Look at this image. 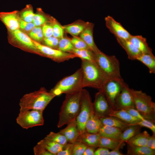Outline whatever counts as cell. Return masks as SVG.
<instances>
[{"label": "cell", "instance_id": "e0dca14e", "mask_svg": "<svg viewBox=\"0 0 155 155\" xmlns=\"http://www.w3.org/2000/svg\"><path fill=\"white\" fill-rule=\"evenodd\" d=\"M100 137L98 133H90L85 131L80 134L77 141L95 148L98 147Z\"/></svg>", "mask_w": 155, "mask_h": 155}, {"label": "cell", "instance_id": "d6a6232c", "mask_svg": "<svg viewBox=\"0 0 155 155\" xmlns=\"http://www.w3.org/2000/svg\"><path fill=\"white\" fill-rule=\"evenodd\" d=\"M73 53L81 60L95 61L94 53L90 49H75Z\"/></svg>", "mask_w": 155, "mask_h": 155}, {"label": "cell", "instance_id": "4dcf8cb0", "mask_svg": "<svg viewBox=\"0 0 155 155\" xmlns=\"http://www.w3.org/2000/svg\"><path fill=\"white\" fill-rule=\"evenodd\" d=\"M141 127L136 125H130L122 131L120 140L123 143L137 134L140 132Z\"/></svg>", "mask_w": 155, "mask_h": 155}, {"label": "cell", "instance_id": "7c38bea8", "mask_svg": "<svg viewBox=\"0 0 155 155\" xmlns=\"http://www.w3.org/2000/svg\"><path fill=\"white\" fill-rule=\"evenodd\" d=\"M105 24L109 31L116 38L129 40L131 35L122 25L112 17L108 16L105 18Z\"/></svg>", "mask_w": 155, "mask_h": 155}, {"label": "cell", "instance_id": "1f68e13d", "mask_svg": "<svg viewBox=\"0 0 155 155\" xmlns=\"http://www.w3.org/2000/svg\"><path fill=\"white\" fill-rule=\"evenodd\" d=\"M75 49L70 38L63 37L59 39L58 49L63 52L73 53Z\"/></svg>", "mask_w": 155, "mask_h": 155}, {"label": "cell", "instance_id": "9c48e42d", "mask_svg": "<svg viewBox=\"0 0 155 155\" xmlns=\"http://www.w3.org/2000/svg\"><path fill=\"white\" fill-rule=\"evenodd\" d=\"M38 52L55 61L61 62L77 57L74 54L62 52L57 49L42 45L33 40Z\"/></svg>", "mask_w": 155, "mask_h": 155}, {"label": "cell", "instance_id": "4316f807", "mask_svg": "<svg viewBox=\"0 0 155 155\" xmlns=\"http://www.w3.org/2000/svg\"><path fill=\"white\" fill-rule=\"evenodd\" d=\"M88 22H77L63 26L65 31L73 35L77 36L84 29Z\"/></svg>", "mask_w": 155, "mask_h": 155}, {"label": "cell", "instance_id": "8992f818", "mask_svg": "<svg viewBox=\"0 0 155 155\" xmlns=\"http://www.w3.org/2000/svg\"><path fill=\"white\" fill-rule=\"evenodd\" d=\"M82 88V72L80 68L73 74L59 81L50 91L56 96Z\"/></svg>", "mask_w": 155, "mask_h": 155}, {"label": "cell", "instance_id": "52a82bcc", "mask_svg": "<svg viewBox=\"0 0 155 155\" xmlns=\"http://www.w3.org/2000/svg\"><path fill=\"white\" fill-rule=\"evenodd\" d=\"M94 112L93 102L90 93L88 91L83 88L80 110L75 119L80 134L86 131V123L90 115Z\"/></svg>", "mask_w": 155, "mask_h": 155}, {"label": "cell", "instance_id": "3957f363", "mask_svg": "<svg viewBox=\"0 0 155 155\" xmlns=\"http://www.w3.org/2000/svg\"><path fill=\"white\" fill-rule=\"evenodd\" d=\"M56 96L44 88L24 95L19 102L20 112L31 110L43 111Z\"/></svg>", "mask_w": 155, "mask_h": 155}, {"label": "cell", "instance_id": "7dc6e473", "mask_svg": "<svg viewBox=\"0 0 155 155\" xmlns=\"http://www.w3.org/2000/svg\"><path fill=\"white\" fill-rule=\"evenodd\" d=\"M35 26L32 22H27L22 20H20V28L26 31L31 30Z\"/></svg>", "mask_w": 155, "mask_h": 155}, {"label": "cell", "instance_id": "7402d4cb", "mask_svg": "<svg viewBox=\"0 0 155 155\" xmlns=\"http://www.w3.org/2000/svg\"><path fill=\"white\" fill-rule=\"evenodd\" d=\"M109 115L117 118L129 124L135 123L141 120L133 116L126 111L121 108L113 111Z\"/></svg>", "mask_w": 155, "mask_h": 155}, {"label": "cell", "instance_id": "8fae6325", "mask_svg": "<svg viewBox=\"0 0 155 155\" xmlns=\"http://www.w3.org/2000/svg\"><path fill=\"white\" fill-rule=\"evenodd\" d=\"M93 106L95 114L99 118L109 115L113 111L101 90L96 94Z\"/></svg>", "mask_w": 155, "mask_h": 155}, {"label": "cell", "instance_id": "7bdbcfd3", "mask_svg": "<svg viewBox=\"0 0 155 155\" xmlns=\"http://www.w3.org/2000/svg\"><path fill=\"white\" fill-rule=\"evenodd\" d=\"M73 143H68L64 146L62 150L59 152L57 155H72Z\"/></svg>", "mask_w": 155, "mask_h": 155}, {"label": "cell", "instance_id": "2e32d148", "mask_svg": "<svg viewBox=\"0 0 155 155\" xmlns=\"http://www.w3.org/2000/svg\"><path fill=\"white\" fill-rule=\"evenodd\" d=\"M67 125V126L61 130L59 132L65 137L68 143H73L77 141L80 134L76 120Z\"/></svg>", "mask_w": 155, "mask_h": 155}, {"label": "cell", "instance_id": "c3c4849f", "mask_svg": "<svg viewBox=\"0 0 155 155\" xmlns=\"http://www.w3.org/2000/svg\"><path fill=\"white\" fill-rule=\"evenodd\" d=\"M146 146L150 149L155 150V134L150 135L147 140Z\"/></svg>", "mask_w": 155, "mask_h": 155}, {"label": "cell", "instance_id": "74e56055", "mask_svg": "<svg viewBox=\"0 0 155 155\" xmlns=\"http://www.w3.org/2000/svg\"><path fill=\"white\" fill-rule=\"evenodd\" d=\"M27 8L22 12L21 16L22 20L29 22H32L35 14L29 5L27 6Z\"/></svg>", "mask_w": 155, "mask_h": 155}, {"label": "cell", "instance_id": "44dd1931", "mask_svg": "<svg viewBox=\"0 0 155 155\" xmlns=\"http://www.w3.org/2000/svg\"><path fill=\"white\" fill-rule=\"evenodd\" d=\"M103 125L100 118L93 112L88 119L85 125V130L90 133H98Z\"/></svg>", "mask_w": 155, "mask_h": 155}, {"label": "cell", "instance_id": "cb8c5ba5", "mask_svg": "<svg viewBox=\"0 0 155 155\" xmlns=\"http://www.w3.org/2000/svg\"><path fill=\"white\" fill-rule=\"evenodd\" d=\"M150 134L146 131L140 132L132 137L125 142L131 146H145Z\"/></svg>", "mask_w": 155, "mask_h": 155}, {"label": "cell", "instance_id": "ee69618b", "mask_svg": "<svg viewBox=\"0 0 155 155\" xmlns=\"http://www.w3.org/2000/svg\"><path fill=\"white\" fill-rule=\"evenodd\" d=\"M46 20V18L43 15L36 14H35L32 22L35 26H38L44 24Z\"/></svg>", "mask_w": 155, "mask_h": 155}, {"label": "cell", "instance_id": "7a4b0ae2", "mask_svg": "<svg viewBox=\"0 0 155 155\" xmlns=\"http://www.w3.org/2000/svg\"><path fill=\"white\" fill-rule=\"evenodd\" d=\"M82 89L65 94V99L59 112L58 127L67 125L76 119L80 110Z\"/></svg>", "mask_w": 155, "mask_h": 155}, {"label": "cell", "instance_id": "4fadbf2b", "mask_svg": "<svg viewBox=\"0 0 155 155\" xmlns=\"http://www.w3.org/2000/svg\"><path fill=\"white\" fill-rule=\"evenodd\" d=\"M116 109L126 108H135L129 88L124 82L122 84L121 91L116 100Z\"/></svg>", "mask_w": 155, "mask_h": 155}, {"label": "cell", "instance_id": "f907efd6", "mask_svg": "<svg viewBox=\"0 0 155 155\" xmlns=\"http://www.w3.org/2000/svg\"><path fill=\"white\" fill-rule=\"evenodd\" d=\"M95 150V148L88 146L84 151L83 155H94Z\"/></svg>", "mask_w": 155, "mask_h": 155}, {"label": "cell", "instance_id": "277c9868", "mask_svg": "<svg viewBox=\"0 0 155 155\" xmlns=\"http://www.w3.org/2000/svg\"><path fill=\"white\" fill-rule=\"evenodd\" d=\"M135 108L146 119L155 122V103L151 97L141 90L129 88Z\"/></svg>", "mask_w": 155, "mask_h": 155}, {"label": "cell", "instance_id": "83f0119b", "mask_svg": "<svg viewBox=\"0 0 155 155\" xmlns=\"http://www.w3.org/2000/svg\"><path fill=\"white\" fill-rule=\"evenodd\" d=\"M127 155H154L155 150L146 146H131L127 145Z\"/></svg>", "mask_w": 155, "mask_h": 155}, {"label": "cell", "instance_id": "9a60e30c", "mask_svg": "<svg viewBox=\"0 0 155 155\" xmlns=\"http://www.w3.org/2000/svg\"><path fill=\"white\" fill-rule=\"evenodd\" d=\"M94 24L88 22L86 26L80 34V37L85 42L89 49L95 53L100 50L95 44L93 37Z\"/></svg>", "mask_w": 155, "mask_h": 155}, {"label": "cell", "instance_id": "f6af8a7d", "mask_svg": "<svg viewBox=\"0 0 155 155\" xmlns=\"http://www.w3.org/2000/svg\"><path fill=\"white\" fill-rule=\"evenodd\" d=\"M121 108L133 116L136 117L141 120H143L145 119H146L135 108L129 107Z\"/></svg>", "mask_w": 155, "mask_h": 155}, {"label": "cell", "instance_id": "ac0fdd59", "mask_svg": "<svg viewBox=\"0 0 155 155\" xmlns=\"http://www.w3.org/2000/svg\"><path fill=\"white\" fill-rule=\"evenodd\" d=\"M16 40L21 45L31 50L38 52L33 40L19 29L12 31Z\"/></svg>", "mask_w": 155, "mask_h": 155}, {"label": "cell", "instance_id": "6da1fadb", "mask_svg": "<svg viewBox=\"0 0 155 155\" xmlns=\"http://www.w3.org/2000/svg\"><path fill=\"white\" fill-rule=\"evenodd\" d=\"M83 88L90 87L101 90L110 79L94 61L82 60Z\"/></svg>", "mask_w": 155, "mask_h": 155}, {"label": "cell", "instance_id": "5b68a950", "mask_svg": "<svg viewBox=\"0 0 155 155\" xmlns=\"http://www.w3.org/2000/svg\"><path fill=\"white\" fill-rule=\"evenodd\" d=\"M94 54L95 61L110 79L124 81L121 75L119 61L115 56L107 55L100 50Z\"/></svg>", "mask_w": 155, "mask_h": 155}, {"label": "cell", "instance_id": "f546056e", "mask_svg": "<svg viewBox=\"0 0 155 155\" xmlns=\"http://www.w3.org/2000/svg\"><path fill=\"white\" fill-rule=\"evenodd\" d=\"M37 144L42 146L53 155H57L62 150L64 146L45 138L40 140Z\"/></svg>", "mask_w": 155, "mask_h": 155}, {"label": "cell", "instance_id": "60d3db41", "mask_svg": "<svg viewBox=\"0 0 155 155\" xmlns=\"http://www.w3.org/2000/svg\"><path fill=\"white\" fill-rule=\"evenodd\" d=\"M59 39L52 36L48 38H44L43 40L46 46L55 49L54 48H58Z\"/></svg>", "mask_w": 155, "mask_h": 155}, {"label": "cell", "instance_id": "836d02e7", "mask_svg": "<svg viewBox=\"0 0 155 155\" xmlns=\"http://www.w3.org/2000/svg\"><path fill=\"white\" fill-rule=\"evenodd\" d=\"M44 138L63 146L68 143L65 137L59 132L55 133L51 131Z\"/></svg>", "mask_w": 155, "mask_h": 155}, {"label": "cell", "instance_id": "30bf717a", "mask_svg": "<svg viewBox=\"0 0 155 155\" xmlns=\"http://www.w3.org/2000/svg\"><path fill=\"white\" fill-rule=\"evenodd\" d=\"M124 82L110 79L104 84L101 90L104 94L113 111L116 109V102Z\"/></svg>", "mask_w": 155, "mask_h": 155}, {"label": "cell", "instance_id": "816d5d0a", "mask_svg": "<svg viewBox=\"0 0 155 155\" xmlns=\"http://www.w3.org/2000/svg\"><path fill=\"white\" fill-rule=\"evenodd\" d=\"M120 147H118L109 151V155H123L119 151Z\"/></svg>", "mask_w": 155, "mask_h": 155}, {"label": "cell", "instance_id": "e575fe53", "mask_svg": "<svg viewBox=\"0 0 155 155\" xmlns=\"http://www.w3.org/2000/svg\"><path fill=\"white\" fill-rule=\"evenodd\" d=\"M70 39L75 49H90L86 44L80 37L73 36Z\"/></svg>", "mask_w": 155, "mask_h": 155}, {"label": "cell", "instance_id": "ffe728a7", "mask_svg": "<svg viewBox=\"0 0 155 155\" xmlns=\"http://www.w3.org/2000/svg\"><path fill=\"white\" fill-rule=\"evenodd\" d=\"M129 40L142 53H152V49L148 46L146 38L142 36L131 35Z\"/></svg>", "mask_w": 155, "mask_h": 155}, {"label": "cell", "instance_id": "ba28073f", "mask_svg": "<svg viewBox=\"0 0 155 155\" xmlns=\"http://www.w3.org/2000/svg\"><path fill=\"white\" fill-rule=\"evenodd\" d=\"M43 111L31 110L20 112L16 122L22 127L26 129L44 124Z\"/></svg>", "mask_w": 155, "mask_h": 155}, {"label": "cell", "instance_id": "8d00e7d4", "mask_svg": "<svg viewBox=\"0 0 155 155\" xmlns=\"http://www.w3.org/2000/svg\"><path fill=\"white\" fill-rule=\"evenodd\" d=\"M155 122L148 119H145L140 120L137 123L130 125H136L141 127H145L150 129L152 132L153 134H155Z\"/></svg>", "mask_w": 155, "mask_h": 155}, {"label": "cell", "instance_id": "ab89813d", "mask_svg": "<svg viewBox=\"0 0 155 155\" xmlns=\"http://www.w3.org/2000/svg\"><path fill=\"white\" fill-rule=\"evenodd\" d=\"M29 35L33 39L38 41L41 40L44 36L42 28L39 26L33 28L30 33Z\"/></svg>", "mask_w": 155, "mask_h": 155}, {"label": "cell", "instance_id": "d6986e66", "mask_svg": "<svg viewBox=\"0 0 155 155\" xmlns=\"http://www.w3.org/2000/svg\"><path fill=\"white\" fill-rule=\"evenodd\" d=\"M119 44L126 51L128 58L131 60H136L142 53L129 40L116 38Z\"/></svg>", "mask_w": 155, "mask_h": 155}, {"label": "cell", "instance_id": "f1b7e54d", "mask_svg": "<svg viewBox=\"0 0 155 155\" xmlns=\"http://www.w3.org/2000/svg\"><path fill=\"white\" fill-rule=\"evenodd\" d=\"M123 144L120 140L100 136L98 147H104L112 150L121 147Z\"/></svg>", "mask_w": 155, "mask_h": 155}, {"label": "cell", "instance_id": "d590c367", "mask_svg": "<svg viewBox=\"0 0 155 155\" xmlns=\"http://www.w3.org/2000/svg\"><path fill=\"white\" fill-rule=\"evenodd\" d=\"M88 146L78 141L73 143L72 155H83Z\"/></svg>", "mask_w": 155, "mask_h": 155}, {"label": "cell", "instance_id": "484cf974", "mask_svg": "<svg viewBox=\"0 0 155 155\" xmlns=\"http://www.w3.org/2000/svg\"><path fill=\"white\" fill-rule=\"evenodd\" d=\"M136 60L146 66L150 73H155V57L153 53H141Z\"/></svg>", "mask_w": 155, "mask_h": 155}, {"label": "cell", "instance_id": "f35d334b", "mask_svg": "<svg viewBox=\"0 0 155 155\" xmlns=\"http://www.w3.org/2000/svg\"><path fill=\"white\" fill-rule=\"evenodd\" d=\"M53 26V36L60 39L64 37V29L63 27L57 23H55Z\"/></svg>", "mask_w": 155, "mask_h": 155}, {"label": "cell", "instance_id": "d4e9b609", "mask_svg": "<svg viewBox=\"0 0 155 155\" xmlns=\"http://www.w3.org/2000/svg\"><path fill=\"white\" fill-rule=\"evenodd\" d=\"M122 131L118 128L103 125L98 133L101 136L120 140Z\"/></svg>", "mask_w": 155, "mask_h": 155}, {"label": "cell", "instance_id": "b9f144b4", "mask_svg": "<svg viewBox=\"0 0 155 155\" xmlns=\"http://www.w3.org/2000/svg\"><path fill=\"white\" fill-rule=\"evenodd\" d=\"M33 151L35 155H53L42 146L38 144L34 147Z\"/></svg>", "mask_w": 155, "mask_h": 155}, {"label": "cell", "instance_id": "603a6c76", "mask_svg": "<svg viewBox=\"0 0 155 155\" xmlns=\"http://www.w3.org/2000/svg\"><path fill=\"white\" fill-rule=\"evenodd\" d=\"M103 125H106L118 128L122 131L130 125L115 117L107 116L100 118Z\"/></svg>", "mask_w": 155, "mask_h": 155}, {"label": "cell", "instance_id": "5bb4252c", "mask_svg": "<svg viewBox=\"0 0 155 155\" xmlns=\"http://www.w3.org/2000/svg\"><path fill=\"white\" fill-rule=\"evenodd\" d=\"M0 20L11 31L20 28V20L16 11L0 12Z\"/></svg>", "mask_w": 155, "mask_h": 155}, {"label": "cell", "instance_id": "681fc988", "mask_svg": "<svg viewBox=\"0 0 155 155\" xmlns=\"http://www.w3.org/2000/svg\"><path fill=\"white\" fill-rule=\"evenodd\" d=\"M95 150L94 155H109V151L107 148L103 147H98Z\"/></svg>", "mask_w": 155, "mask_h": 155}, {"label": "cell", "instance_id": "bcb514c9", "mask_svg": "<svg viewBox=\"0 0 155 155\" xmlns=\"http://www.w3.org/2000/svg\"><path fill=\"white\" fill-rule=\"evenodd\" d=\"M43 36L44 38H48L53 36V26L48 24H45L42 28Z\"/></svg>", "mask_w": 155, "mask_h": 155}]
</instances>
